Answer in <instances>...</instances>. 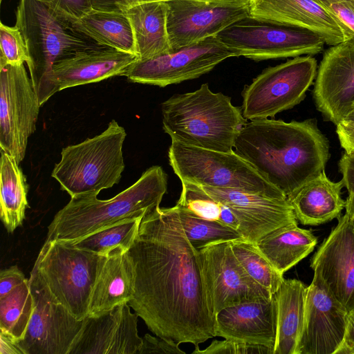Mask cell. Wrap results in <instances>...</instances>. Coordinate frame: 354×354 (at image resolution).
Here are the masks:
<instances>
[{
  "mask_svg": "<svg viewBox=\"0 0 354 354\" xmlns=\"http://www.w3.org/2000/svg\"><path fill=\"white\" fill-rule=\"evenodd\" d=\"M176 205L198 216L218 222L223 208L222 203L208 195L198 185L184 182Z\"/></svg>",
  "mask_w": 354,
  "mask_h": 354,
  "instance_id": "35",
  "label": "cell"
},
{
  "mask_svg": "<svg viewBox=\"0 0 354 354\" xmlns=\"http://www.w3.org/2000/svg\"><path fill=\"white\" fill-rule=\"evenodd\" d=\"M67 21L76 19L92 9L91 0H40Z\"/></svg>",
  "mask_w": 354,
  "mask_h": 354,
  "instance_id": "39",
  "label": "cell"
},
{
  "mask_svg": "<svg viewBox=\"0 0 354 354\" xmlns=\"http://www.w3.org/2000/svg\"><path fill=\"white\" fill-rule=\"evenodd\" d=\"M106 258L60 241H45L33 267L54 299L83 320Z\"/></svg>",
  "mask_w": 354,
  "mask_h": 354,
  "instance_id": "8",
  "label": "cell"
},
{
  "mask_svg": "<svg viewBox=\"0 0 354 354\" xmlns=\"http://www.w3.org/2000/svg\"><path fill=\"white\" fill-rule=\"evenodd\" d=\"M137 59L135 54L102 46L81 50L53 65L52 82L58 92L114 76H124Z\"/></svg>",
  "mask_w": 354,
  "mask_h": 354,
  "instance_id": "21",
  "label": "cell"
},
{
  "mask_svg": "<svg viewBox=\"0 0 354 354\" xmlns=\"http://www.w3.org/2000/svg\"><path fill=\"white\" fill-rule=\"evenodd\" d=\"M144 216L122 220L67 244L106 257L115 250L127 252Z\"/></svg>",
  "mask_w": 354,
  "mask_h": 354,
  "instance_id": "31",
  "label": "cell"
},
{
  "mask_svg": "<svg viewBox=\"0 0 354 354\" xmlns=\"http://www.w3.org/2000/svg\"><path fill=\"white\" fill-rule=\"evenodd\" d=\"M341 123L348 124L354 126V103L352 105L350 111L348 113V114Z\"/></svg>",
  "mask_w": 354,
  "mask_h": 354,
  "instance_id": "48",
  "label": "cell"
},
{
  "mask_svg": "<svg viewBox=\"0 0 354 354\" xmlns=\"http://www.w3.org/2000/svg\"><path fill=\"white\" fill-rule=\"evenodd\" d=\"M316 109L335 126L354 103V39L331 46L317 68L313 91Z\"/></svg>",
  "mask_w": 354,
  "mask_h": 354,
  "instance_id": "17",
  "label": "cell"
},
{
  "mask_svg": "<svg viewBox=\"0 0 354 354\" xmlns=\"http://www.w3.org/2000/svg\"><path fill=\"white\" fill-rule=\"evenodd\" d=\"M333 15L347 39H354V1L317 0Z\"/></svg>",
  "mask_w": 354,
  "mask_h": 354,
  "instance_id": "38",
  "label": "cell"
},
{
  "mask_svg": "<svg viewBox=\"0 0 354 354\" xmlns=\"http://www.w3.org/2000/svg\"><path fill=\"white\" fill-rule=\"evenodd\" d=\"M0 354H24L17 340L6 332L0 330Z\"/></svg>",
  "mask_w": 354,
  "mask_h": 354,
  "instance_id": "46",
  "label": "cell"
},
{
  "mask_svg": "<svg viewBox=\"0 0 354 354\" xmlns=\"http://www.w3.org/2000/svg\"><path fill=\"white\" fill-rule=\"evenodd\" d=\"M175 206L185 234L196 249L214 242L242 238L236 230L226 225L201 218L177 205Z\"/></svg>",
  "mask_w": 354,
  "mask_h": 354,
  "instance_id": "34",
  "label": "cell"
},
{
  "mask_svg": "<svg viewBox=\"0 0 354 354\" xmlns=\"http://www.w3.org/2000/svg\"><path fill=\"white\" fill-rule=\"evenodd\" d=\"M26 279L17 266L2 270L0 273V297L8 294Z\"/></svg>",
  "mask_w": 354,
  "mask_h": 354,
  "instance_id": "41",
  "label": "cell"
},
{
  "mask_svg": "<svg viewBox=\"0 0 354 354\" xmlns=\"http://www.w3.org/2000/svg\"><path fill=\"white\" fill-rule=\"evenodd\" d=\"M346 201V213L354 221V194H348Z\"/></svg>",
  "mask_w": 354,
  "mask_h": 354,
  "instance_id": "47",
  "label": "cell"
},
{
  "mask_svg": "<svg viewBox=\"0 0 354 354\" xmlns=\"http://www.w3.org/2000/svg\"><path fill=\"white\" fill-rule=\"evenodd\" d=\"M28 280L34 308L19 346L24 354H69L84 319H77L54 299L35 267Z\"/></svg>",
  "mask_w": 354,
  "mask_h": 354,
  "instance_id": "14",
  "label": "cell"
},
{
  "mask_svg": "<svg viewBox=\"0 0 354 354\" xmlns=\"http://www.w3.org/2000/svg\"><path fill=\"white\" fill-rule=\"evenodd\" d=\"M167 189V174L155 165L111 199L100 200L97 195L71 197L48 225L46 241L72 243L117 222L144 216L160 205Z\"/></svg>",
  "mask_w": 354,
  "mask_h": 354,
  "instance_id": "3",
  "label": "cell"
},
{
  "mask_svg": "<svg viewBox=\"0 0 354 354\" xmlns=\"http://www.w3.org/2000/svg\"><path fill=\"white\" fill-rule=\"evenodd\" d=\"M168 157L181 183L287 199L280 189L262 177L234 149L223 152L171 141Z\"/></svg>",
  "mask_w": 354,
  "mask_h": 354,
  "instance_id": "7",
  "label": "cell"
},
{
  "mask_svg": "<svg viewBox=\"0 0 354 354\" xmlns=\"http://www.w3.org/2000/svg\"><path fill=\"white\" fill-rule=\"evenodd\" d=\"M40 106L24 64L0 65V147L19 164L36 130Z\"/></svg>",
  "mask_w": 354,
  "mask_h": 354,
  "instance_id": "12",
  "label": "cell"
},
{
  "mask_svg": "<svg viewBox=\"0 0 354 354\" xmlns=\"http://www.w3.org/2000/svg\"><path fill=\"white\" fill-rule=\"evenodd\" d=\"M167 1H154L134 5L125 10L135 39L138 59L172 50L167 30Z\"/></svg>",
  "mask_w": 354,
  "mask_h": 354,
  "instance_id": "27",
  "label": "cell"
},
{
  "mask_svg": "<svg viewBox=\"0 0 354 354\" xmlns=\"http://www.w3.org/2000/svg\"><path fill=\"white\" fill-rule=\"evenodd\" d=\"M250 15L312 31L326 44L347 40L330 12L317 0H249Z\"/></svg>",
  "mask_w": 354,
  "mask_h": 354,
  "instance_id": "23",
  "label": "cell"
},
{
  "mask_svg": "<svg viewBox=\"0 0 354 354\" xmlns=\"http://www.w3.org/2000/svg\"><path fill=\"white\" fill-rule=\"evenodd\" d=\"M307 288L305 320L297 354H335L346 332L348 312L319 273Z\"/></svg>",
  "mask_w": 354,
  "mask_h": 354,
  "instance_id": "16",
  "label": "cell"
},
{
  "mask_svg": "<svg viewBox=\"0 0 354 354\" xmlns=\"http://www.w3.org/2000/svg\"><path fill=\"white\" fill-rule=\"evenodd\" d=\"M15 26L28 50V66L41 106L57 92L51 79L53 65L77 51L100 46L40 0H19Z\"/></svg>",
  "mask_w": 354,
  "mask_h": 354,
  "instance_id": "5",
  "label": "cell"
},
{
  "mask_svg": "<svg viewBox=\"0 0 354 354\" xmlns=\"http://www.w3.org/2000/svg\"><path fill=\"white\" fill-rule=\"evenodd\" d=\"M198 186L232 210L240 223L239 233L248 241L256 243L275 230L298 224L288 199L272 198L239 189Z\"/></svg>",
  "mask_w": 354,
  "mask_h": 354,
  "instance_id": "18",
  "label": "cell"
},
{
  "mask_svg": "<svg viewBox=\"0 0 354 354\" xmlns=\"http://www.w3.org/2000/svg\"><path fill=\"white\" fill-rule=\"evenodd\" d=\"M126 136L124 129L112 120L102 133L63 148L52 177L71 197L97 196L102 189L118 184L122 178Z\"/></svg>",
  "mask_w": 354,
  "mask_h": 354,
  "instance_id": "6",
  "label": "cell"
},
{
  "mask_svg": "<svg viewBox=\"0 0 354 354\" xmlns=\"http://www.w3.org/2000/svg\"><path fill=\"white\" fill-rule=\"evenodd\" d=\"M233 149L287 197L325 171L329 142L315 119L250 120Z\"/></svg>",
  "mask_w": 354,
  "mask_h": 354,
  "instance_id": "2",
  "label": "cell"
},
{
  "mask_svg": "<svg viewBox=\"0 0 354 354\" xmlns=\"http://www.w3.org/2000/svg\"><path fill=\"white\" fill-rule=\"evenodd\" d=\"M125 303L97 317H86L69 354H138L142 344L138 317Z\"/></svg>",
  "mask_w": 354,
  "mask_h": 354,
  "instance_id": "20",
  "label": "cell"
},
{
  "mask_svg": "<svg viewBox=\"0 0 354 354\" xmlns=\"http://www.w3.org/2000/svg\"><path fill=\"white\" fill-rule=\"evenodd\" d=\"M178 346L179 344L173 340L160 337H156L149 334H146L142 337V344L138 354H186Z\"/></svg>",
  "mask_w": 354,
  "mask_h": 354,
  "instance_id": "40",
  "label": "cell"
},
{
  "mask_svg": "<svg viewBox=\"0 0 354 354\" xmlns=\"http://www.w3.org/2000/svg\"><path fill=\"white\" fill-rule=\"evenodd\" d=\"M167 3V30L173 50L216 36L250 15L249 0H172Z\"/></svg>",
  "mask_w": 354,
  "mask_h": 354,
  "instance_id": "15",
  "label": "cell"
},
{
  "mask_svg": "<svg viewBox=\"0 0 354 354\" xmlns=\"http://www.w3.org/2000/svg\"><path fill=\"white\" fill-rule=\"evenodd\" d=\"M234 255L246 272L272 295L278 290L283 274L278 272L257 248L243 238L230 241Z\"/></svg>",
  "mask_w": 354,
  "mask_h": 354,
  "instance_id": "33",
  "label": "cell"
},
{
  "mask_svg": "<svg viewBox=\"0 0 354 354\" xmlns=\"http://www.w3.org/2000/svg\"><path fill=\"white\" fill-rule=\"evenodd\" d=\"M34 308L29 280L0 297V330L17 340L24 338Z\"/></svg>",
  "mask_w": 354,
  "mask_h": 354,
  "instance_id": "32",
  "label": "cell"
},
{
  "mask_svg": "<svg viewBox=\"0 0 354 354\" xmlns=\"http://www.w3.org/2000/svg\"><path fill=\"white\" fill-rule=\"evenodd\" d=\"M197 250L208 306L214 318L227 307L273 296L246 272L230 241L214 242Z\"/></svg>",
  "mask_w": 354,
  "mask_h": 354,
  "instance_id": "13",
  "label": "cell"
},
{
  "mask_svg": "<svg viewBox=\"0 0 354 354\" xmlns=\"http://www.w3.org/2000/svg\"><path fill=\"white\" fill-rule=\"evenodd\" d=\"M3 0H1V2H2Z\"/></svg>",
  "mask_w": 354,
  "mask_h": 354,
  "instance_id": "49",
  "label": "cell"
},
{
  "mask_svg": "<svg viewBox=\"0 0 354 354\" xmlns=\"http://www.w3.org/2000/svg\"><path fill=\"white\" fill-rule=\"evenodd\" d=\"M338 169L348 194H354V152L343 153L338 162Z\"/></svg>",
  "mask_w": 354,
  "mask_h": 354,
  "instance_id": "43",
  "label": "cell"
},
{
  "mask_svg": "<svg viewBox=\"0 0 354 354\" xmlns=\"http://www.w3.org/2000/svg\"><path fill=\"white\" fill-rule=\"evenodd\" d=\"M172 0H91L92 8L102 11H113L124 12L130 7L145 2ZM198 1H214V0H198Z\"/></svg>",
  "mask_w": 354,
  "mask_h": 354,
  "instance_id": "42",
  "label": "cell"
},
{
  "mask_svg": "<svg viewBox=\"0 0 354 354\" xmlns=\"http://www.w3.org/2000/svg\"><path fill=\"white\" fill-rule=\"evenodd\" d=\"M214 319L216 336L274 350L277 335L274 294L270 299L227 307L217 313Z\"/></svg>",
  "mask_w": 354,
  "mask_h": 354,
  "instance_id": "22",
  "label": "cell"
},
{
  "mask_svg": "<svg viewBox=\"0 0 354 354\" xmlns=\"http://www.w3.org/2000/svg\"><path fill=\"white\" fill-rule=\"evenodd\" d=\"M134 292V270L127 252L115 250L107 257L96 279L88 316L97 317L129 303Z\"/></svg>",
  "mask_w": 354,
  "mask_h": 354,
  "instance_id": "25",
  "label": "cell"
},
{
  "mask_svg": "<svg viewBox=\"0 0 354 354\" xmlns=\"http://www.w3.org/2000/svg\"><path fill=\"white\" fill-rule=\"evenodd\" d=\"M336 133L344 151L354 152V126L340 123L336 125Z\"/></svg>",
  "mask_w": 354,
  "mask_h": 354,
  "instance_id": "45",
  "label": "cell"
},
{
  "mask_svg": "<svg viewBox=\"0 0 354 354\" xmlns=\"http://www.w3.org/2000/svg\"><path fill=\"white\" fill-rule=\"evenodd\" d=\"M193 354H273L274 350L263 345L252 344L241 341L225 339L214 340L204 350L196 347Z\"/></svg>",
  "mask_w": 354,
  "mask_h": 354,
  "instance_id": "37",
  "label": "cell"
},
{
  "mask_svg": "<svg viewBox=\"0 0 354 354\" xmlns=\"http://www.w3.org/2000/svg\"><path fill=\"white\" fill-rule=\"evenodd\" d=\"M307 288L298 279H284L275 292L277 335L273 354H297L305 320Z\"/></svg>",
  "mask_w": 354,
  "mask_h": 354,
  "instance_id": "26",
  "label": "cell"
},
{
  "mask_svg": "<svg viewBox=\"0 0 354 354\" xmlns=\"http://www.w3.org/2000/svg\"><path fill=\"white\" fill-rule=\"evenodd\" d=\"M68 22L75 30L100 46L136 55L133 29L125 12L92 8Z\"/></svg>",
  "mask_w": 354,
  "mask_h": 354,
  "instance_id": "28",
  "label": "cell"
},
{
  "mask_svg": "<svg viewBox=\"0 0 354 354\" xmlns=\"http://www.w3.org/2000/svg\"><path fill=\"white\" fill-rule=\"evenodd\" d=\"M337 219L311 257L310 266L350 313L354 310V221L346 213Z\"/></svg>",
  "mask_w": 354,
  "mask_h": 354,
  "instance_id": "19",
  "label": "cell"
},
{
  "mask_svg": "<svg viewBox=\"0 0 354 354\" xmlns=\"http://www.w3.org/2000/svg\"><path fill=\"white\" fill-rule=\"evenodd\" d=\"M0 65H28L30 58L22 34L16 26L10 27L0 24Z\"/></svg>",
  "mask_w": 354,
  "mask_h": 354,
  "instance_id": "36",
  "label": "cell"
},
{
  "mask_svg": "<svg viewBox=\"0 0 354 354\" xmlns=\"http://www.w3.org/2000/svg\"><path fill=\"white\" fill-rule=\"evenodd\" d=\"M352 1H354V0H352Z\"/></svg>",
  "mask_w": 354,
  "mask_h": 354,
  "instance_id": "50",
  "label": "cell"
},
{
  "mask_svg": "<svg viewBox=\"0 0 354 354\" xmlns=\"http://www.w3.org/2000/svg\"><path fill=\"white\" fill-rule=\"evenodd\" d=\"M162 129L187 145L228 152L248 122L231 97L214 93L205 83L194 91L174 94L161 104Z\"/></svg>",
  "mask_w": 354,
  "mask_h": 354,
  "instance_id": "4",
  "label": "cell"
},
{
  "mask_svg": "<svg viewBox=\"0 0 354 354\" xmlns=\"http://www.w3.org/2000/svg\"><path fill=\"white\" fill-rule=\"evenodd\" d=\"M237 53L216 36L151 57L137 59L124 76L132 82L165 87L211 71Z\"/></svg>",
  "mask_w": 354,
  "mask_h": 354,
  "instance_id": "11",
  "label": "cell"
},
{
  "mask_svg": "<svg viewBox=\"0 0 354 354\" xmlns=\"http://www.w3.org/2000/svg\"><path fill=\"white\" fill-rule=\"evenodd\" d=\"M0 216L10 233L21 225L28 207V184L16 159L1 150Z\"/></svg>",
  "mask_w": 354,
  "mask_h": 354,
  "instance_id": "30",
  "label": "cell"
},
{
  "mask_svg": "<svg viewBox=\"0 0 354 354\" xmlns=\"http://www.w3.org/2000/svg\"><path fill=\"white\" fill-rule=\"evenodd\" d=\"M335 354H354V310L348 313L344 337Z\"/></svg>",
  "mask_w": 354,
  "mask_h": 354,
  "instance_id": "44",
  "label": "cell"
},
{
  "mask_svg": "<svg viewBox=\"0 0 354 354\" xmlns=\"http://www.w3.org/2000/svg\"><path fill=\"white\" fill-rule=\"evenodd\" d=\"M127 254L135 274L128 304L151 332L195 347L216 336L198 250L185 234L176 206L146 213Z\"/></svg>",
  "mask_w": 354,
  "mask_h": 354,
  "instance_id": "1",
  "label": "cell"
},
{
  "mask_svg": "<svg viewBox=\"0 0 354 354\" xmlns=\"http://www.w3.org/2000/svg\"><path fill=\"white\" fill-rule=\"evenodd\" d=\"M317 241L312 230L292 224L271 232L256 245L272 266L283 274L308 256Z\"/></svg>",
  "mask_w": 354,
  "mask_h": 354,
  "instance_id": "29",
  "label": "cell"
},
{
  "mask_svg": "<svg viewBox=\"0 0 354 354\" xmlns=\"http://www.w3.org/2000/svg\"><path fill=\"white\" fill-rule=\"evenodd\" d=\"M317 72V60L311 55L296 57L264 69L242 91L243 117L267 119L293 108L305 99Z\"/></svg>",
  "mask_w": 354,
  "mask_h": 354,
  "instance_id": "10",
  "label": "cell"
},
{
  "mask_svg": "<svg viewBox=\"0 0 354 354\" xmlns=\"http://www.w3.org/2000/svg\"><path fill=\"white\" fill-rule=\"evenodd\" d=\"M216 36L238 57L256 61L313 55L322 52L326 44L312 31L250 15Z\"/></svg>",
  "mask_w": 354,
  "mask_h": 354,
  "instance_id": "9",
  "label": "cell"
},
{
  "mask_svg": "<svg viewBox=\"0 0 354 354\" xmlns=\"http://www.w3.org/2000/svg\"><path fill=\"white\" fill-rule=\"evenodd\" d=\"M342 180L333 182L322 171L287 197L297 220L302 225L317 226L341 216L346 201L342 197Z\"/></svg>",
  "mask_w": 354,
  "mask_h": 354,
  "instance_id": "24",
  "label": "cell"
}]
</instances>
